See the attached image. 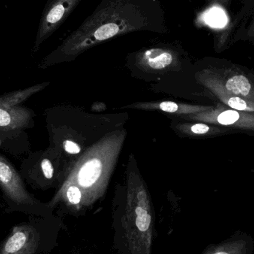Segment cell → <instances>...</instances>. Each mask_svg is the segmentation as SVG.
Returning a JSON list of instances; mask_svg holds the SVG:
<instances>
[{
  "instance_id": "cell-14",
  "label": "cell",
  "mask_w": 254,
  "mask_h": 254,
  "mask_svg": "<svg viewBox=\"0 0 254 254\" xmlns=\"http://www.w3.org/2000/svg\"><path fill=\"white\" fill-rule=\"evenodd\" d=\"M254 8V0H246L244 1V6L240 10V13L236 16V19L238 22H243L247 20L248 18L252 14V10Z\"/></svg>"
},
{
  "instance_id": "cell-6",
  "label": "cell",
  "mask_w": 254,
  "mask_h": 254,
  "mask_svg": "<svg viewBox=\"0 0 254 254\" xmlns=\"http://www.w3.org/2000/svg\"><path fill=\"white\" fill-rule=\"evenodd\" d=\"M34 113L25 106L0 108V134L16 137L34 125Z\"/></svg>"
},
{
  "instance_id": "cell-3",
  "label": "cell",
  "mask_w": 254,
  "mask_h": 254,
  "mask_svg": "<svg viewBox=\"0 0 254 254\" xmlns=\"http://www.w3.org/2000/svg\"><path fill=\"white\" fill-rule=\"evenodd\" d=\"M0 189L9 212L37 217H50L51 208L30 193L20 173L0 155Z\"/></svg>"
},
{
  "instance_id": "cell-7",
  "label": "cell",
  "mask_w": 254,
  "mask_h": 254,
  "mask_svg": "<svg viewBox=\"0 0 254 254\" xmlns=\"http://www.w3.org/2000/svg\"><path fill=\"white\" fill-rule=\"evenodd\" d=\"M202 118L206 122L222 127L254 131V113L238 111L222 105L212 110Z\"/></svg>"
},
{
  "instance_id": "cell-5",
  "label": "cell",
  "mask_w": 254,
  "mask_h": 254,
  "mask_svg": "<svg viewBox=\"0 0 254 254\" xmlns=\"http://www.w3.org/2000/svg\"><path fill=\"white\" fill-rule=\"evenodd\" d=\"M55 171L53 162L45 152L30 154L20 167V174L24 181L34 189L45 188L47 182L53 179Z\"/></svg>"
},
{
  "instance_id": "cell-4",
  "label": "cell",
  "mask_w": 254,
  "mask_h": 254,
  "mask_svg": "<svg viewBox=\"0 0 254 254\" xmlns=\"http://www.w3.org/2000/svg\"><path fill=\"white\" fill-rule=\"evenodd\" d=\"M83 0H48L42 12L33 46L36 53L41 45L68 19Z\"/></svg>"
},
{
  "instance_id": "cell-8",
  "label": "cell",
  "mask_w": 254,
  "mask_h": 254,
  "mask_svg": "<svg viewBox=\"0 0 254 254\" xmlns=\"http://www.w3.org/2000/svg\"><path fill=\"white\" fill-rule=\"evenodd\" d=\"M208 83L216 86L232 96L254 103V83L244 74H229L226 78L209 79Z\"/></svg>"
},
{
  "instance_id": "cell-18",
  "label": "cell",
  "mask_w": 254,
  "mask_h": 254,
  "mask_svg": "<svg viewBox=\"0 0 254 254\" xmlns=\"http://www.w3.org/2000/svg\"><path fill=\"white\" fill-rule=\"evenodd\" d=\"M64 147L65 150L70 154H77L80 151L78 145L71 140H65L64 143Z\"/></svg>"
},
{
  "instance_id": "cell-1",
  "label": "cell",
  "mask_w": 254,
  "mask_h": 254,
  "mask_svg": "<svg viewBox=\"0 0 254 254\" xmlns=\"http://www.w3.org/2000/svg\"><path fill=\"white\" fill-rule=\"evenodd\" d=\"M165 12L158 0H101L92 14L39 65L58 60L119 35L137 31L168 32Z\"/></svg>"
},
{
  "instance_id": "cell-17",
  "label": "cell",
  "mask_w": 254,
  "mask_h": 254,
  "mask_svg": "<svg viewBox=\"0 0 254 254\" xmlns=\"http://www.w3.org/2000/svg\"><path fill=\"white\" fill-rule=\"evenodd\" d=\"M233 0H205L206 3L208 5L215 6V7H221V8L228 9L232 3ZM244 2L246 0H240Z\"/></svg>"
},
{
  "instance_id": "cell-2",
  "label": "cell",
  "mask_w": 254,
  "mask_h": 254,
  "mask_svg": "<svg viewBox=\"0 0 254 254\" xmlns=\"http://www.w3.org/2000/svg\"><path fill=\"white\" fill-rule=\"evenodd\" d=\"M58 223L50 217L29 216L12 227L0 242V254H46L55 243Z\"/></svg>"
},
{
  "instance_id": "cell-11",
  "label": "cell",
  "mask_w": 254,
  "mask_h": 254,
  "mask_svg": "<svg viewBox=\"0 0 254 254\" xmlns=\"http://www.w3.org/2000/svg\"><path fill=\"white\" fill-rule=\"evenodd\" d=\"M46 83L34 85L30 87L25 88L20 90L9 92L0 96V108L3 107H14L21 105L29 99L33 95L40 92L46 86Z\"/></svg>"
},
{
  "instance_id": "cell-13",
  "label": "cell",
  "mask_w": 254,
  "mask_h": 254,
  "mask_svg": "<svg viewBox=\"0 0 254 254\" xmlns=\"http://www.w3.org/2000/svg\"><path fill=\"white\" fill-rule=\"evenodd\" d=\"M101 169V163L98 159H93L86 163L79 173V183L83 186H90L99 178Z\"/></svg>"
},
{
  "instance_id": "cell-9",
  "label": "cell",
  "mask_w": 254,
  "mask_h": 254,
  "mask_svg": "<svg viewBox=\"0 0 254 254\" xmlns=\"http://www.w3.org/2000/svg\"><path fill=\"white\" fill-rule=\"evenodd\" d=\"M254 249L252 237L241 233L219 244L212 246L203 254H252Z\"/></svg>"
},
{
  "instance_id": "cell-10",
  "label": "cell",
  "mask_w": 254,
  "mask_h": 254,
  "mask_svg": "<svg viewBox=\"0 0 254 254\" xmlns=\"http://www.w3.org/2000/svg\"><path fill=\"white\" fill-rule=\"evenodd\" d=\"M142 63L149 68L161 70L170 66L176 58V54L170 48L154 47L140 54Z\"/></svg>"
},
{
  "instance_id": "cell-12",
  "label": "cell",
  "mask_w": 254,
  "mask_h": 254,
  "mask_svg": "<svg viewBox=\"0 0 254 254\" xmlns=\"http://www.w3.org/2000/svg\"><path fill=\"white\" fill-rule=\"evenodd\" d=\"M208 86L213 92H214L218 98L221 100L222 104L226 107L238 111L254 113V103L239 97L228 95L222 89L210 83H208Z\"/></svg>"
},
{
  "instance_id": "cell-16",
  "label": "cell",
  "mask_w": 254,
  "mask_h": 254,
  "mask_svg": "<svg viewBox=\"0 0 254 254\" xmlns=\"http://www.w3.org/2000/svg\"><path fill=\"white\" fill-rule=\"evenodd\" d=\"M250 22H249V26L245 28L242 32H243V36H245L246 39L249 40H254V11L252 12L251 16Z\"/></svg>"
},
{
  "instance_id": "cell-15",
  "label": "cell",
  "mask_w": 254,
  "mask_h": 254,
  "mask_svg": "<svg viewBox=\"0 0 254 254\" xmlns=\"http://www.w3.org/2000/svg\"><path fill=\"white\" fill-rule=\"evenodd\" d=\"M66 195L68 201L72 204H79L81 200V192L80 189L75 186H71L68 188Z\"/></svg>"
},
{
  "instance_id": "cell-19",
  "label": "cell",
  "mask_w": 254,
  "mask_h": 254,
  "mask_svg": "<svg viewBox=\"0 0 254 254\" xmlns=\"http://www.w3.org/2000/svg\"><path fill=\"white\" fill-rule=\"evenodd\" d=\"M160 109L163 111L174 113V112L177 111L178 106L176 103L165 101V102H162L160 104Z\"/></svg>"
}]
</instances>
